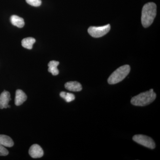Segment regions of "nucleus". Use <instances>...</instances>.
I'll list each match as a JSON object with an SVG mask.
<instances>
[{"label": "nucleus", "mask_w": 160, "mask_h": 160, "mask_svg": "<svg viewBox=\"0 0 160 160\" xmlns=\"http://www.w3.org/2000/svg\"><path fill=\"white\" fill-rule=\"evenodd\" d=\"M0 145L6 147H11L14 145L12 138L5 135H0Z\"/></svg>", "instance_id": "obj_10"}, {"label": "nucleus", "mask_w": 160, "mask_h": 160, "mask_svg": "<svg viewBox=\"0 0 160 160\" xmlns=\"http://www.w3.org/2000/svg\"><path fill=\"white\" fill-rule=\"evenodd\" d=\"M27 96L22 90L18 89L16 92L15 104L17 106H21L27 100Z\"/></svg>", "instance_id": "obj_8"}, {"label": "nucleus", "mask_w": 160, "mask_h": 160, "mask_svg": "<svg viewBox=\"0 0 160 160\" xmlns=\"http://www.w3.org/2000/svg\"><path fill=\"white\" fill-rule=\"evenodd\" d=\"M157 14V6L154 3H146L143 7L142 10V25L145 28H147L151 25Z\"/></svg>", "instance_id": "obj_1"}, {"label": "nucleus", "mask_w": 160, "mask_h": 160, "mask_svg": "<svg viewBox=\"0 0 160 160\" xmlns=\"http://www.w3.org/2000/svg\"><path fill=\"white\" fill-rule=\"evenodd\" d=\"M132 140L138 144L149 149H153L155 148V143L153 140L147 136L142 134L135 135L132 137Z\"/></svg>", "instance_id": "obj_4"}, {"label": "nucleus", "mask_w": 160, "mask_h": 160, "mask_svg": "<svg viewBox=\"0 0 160 160\" xmlns=\"http://www.w3.org/2000/svg\"><path fill=\"white\" fill-rule=\"evenodd\" d=\"M10 22L12 25L20 28H22L25 25V22L22 18L15 15L10 18Z\"/></svg>", "instance_id": "obj_11"}, {"label": "nucleus", "mask_w": 160, "mask_h": 160, "mask_svg": "<svg viewBox=\"0 0 160 160\" xmlns=\"http://www.w3.org/2000/svg\"><path fill=\"white\" fill-rule=\"evenodd\" d=\"M59 64V62L58 61H50L48 64V66H49L48 71L49 72H51L53 76L58 75L59 72L57 68Z\"/></svg>", "instance_id": "obj_12"}, {"label": "nucleus", "mask_w": 160, "mask_h": 160, "mask_svg": "<svg viewBox=\"0 0 160 160\" xmlns=\"http://www.w3.org/2000/svg\"><path fill=\"white\" fill-rule=\"evenodd\" d=\"M65 88L70 91L79 92L82 89V85L78 82H69L65 85Z\"/></svg>", "instance_id": "obj_9"}, {"label": "nucleus", "mask_w": 160, "mask_h": 160, "mask_svg": "<svg viewBox=\"0 0 160 160\" xmlns=\"http://www.w3.org/2000/svg\"><path fill=\"white\" fill-rule=\"evenodd\" d=\"M11 100L10 93L9 92L6 90L3 91L0 95V109L10 108L9 103Z\"/></svg>", "instance_id": "obj_7"}, {"label": "nucleus", "mask_w": 160, "mask_h": 160, "mask_svg": "<svg viewBox=\"0 0 160 160\" xmlns=\"http://www.w3.org/2000/svg\"><path fill=\"white\" fill-rule=\"evenodd\" d=\"M111 29V26L109 24L106 26L95 27L91 26L89 27L88 32L90 35L92 37L98 38L102 37L107 34Z\"/></svg>", "instance_id": "obj_5"}, {"label": "nucleus", "mask_w": 160, "mask_h": 160, "mask_svg": "<svg viewBox=\"0 0 160 160\" xmlns=\"http://www.w3.org/2000/svg\"><path fill=\"white\" fill-rule=\"evenodd\" d=\"M130 67L126 65L121 66L112 73L108 79V82L110 85L117 84L123 81L129 74Z\"/></svg>", "instance_id": "obj_3"}, {"label": "nucleus", "mask_w": 160, "mask_h": 160, "mask_svg": "<svg viewBox=\"0 0 160 160\" xmlns=\"http://www.w3.org/2000/svg\"><path fill=\"white\" fill-rule=\"evenodd\" d=\"M26 2L34 7H38L42 4L41 0H26Z\"/></svg>", "instance_id": "obj_15"}, {"label": "nucleus", "mask_w": 160, "mask_h": 160, "mask_svg": "<svg viewBox=\"0 0 160 160\" xmlns=\"http://www.w3.org/2000/svg\"><path fill=\"white\" fill-rule=\"evenodd\" d=\"M9 154V151L5 146L0 145V156H6Z\"/></svg>", "instance_id": "obj_16"}, {"label": "nucleus", "mask_w": 160, "mask_h": 160, "mask_svg": "<svg viewBox=\"0 0 160 160\" xmlns=\"http://www.w3.org/2000/svg\"><path fill=\"white\" fill-rule=\"evenodd\" d=\"M36 42L34 38L29 37L23 39L22 41V45L24 48L31 49L32 48L33 44Z\"/></svg>", "instance_id": "obj_13"}, {"label": "nucleus", "mask_w": 160, "mask_h": 160, "mask_svg": "<svg viewBox=\"0 0 160 160\" xmlns=\"http://www.w3.org/2000/svg\"><path fill=\"white\" fill-rule=\"evenodd\" d=\"M29 153L32 158H42L43 156L44 151L41 146L38 144H34L29 148Z\"/></svg>", "instance_id": "obj_6"}, {"label": "nucleus", "mask_w": 160, "mask_h": 160, "mask_svg": "<svg viewBox=\"0 0 160 160\" xmlns=\"http://www.w3.org/2000/svg\"><path fill=\"white\" fill-rule=\"evenodd\" d=\"M156 98V94L153 89L142 92L132 98L131 103L132 105L137 106H148L152 103Z\"/></svg>", "instance_id": "obj_2"}, {"label": "nucleus", "mask_w": 160, "mask_h": 160, "mask_svg": "<svg viewBox=\"0 0 160 160\" xmlns=\"http://www.w3.org/2000/svg\"><path fill=\"white\" fill-rule=\"evenodd\" d=\"M60 96L61 98L64 99L67 102H72L75 98L74 95L72 93L65 92H61L60 93Z\"/></svg>", "instance_id": "obj_14"}]
</instances>
